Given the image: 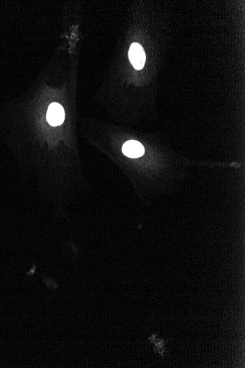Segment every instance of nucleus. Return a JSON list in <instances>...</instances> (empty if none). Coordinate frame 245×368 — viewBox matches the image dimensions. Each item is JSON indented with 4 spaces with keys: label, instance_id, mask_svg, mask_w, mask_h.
Instances as JSON below:
<instances>
[{
    "label": "nucleus",
    "instance_id": "f257e3e1",
    "mask_svg": "<svg viewBox=\"0 0 245 368\" xmlns=\"http://www.w3.org/2000/svg\"><path fill=\"white\" fill-rule=\"evenodd\" d=\"M129 56L131 64L135 69L140 70L144 67L146 56L140 44L133 43L130 47Z\"/></svg>",
    "mask_w": 245,
    "mask_h": 368
},
{
    "label": "nucleus",
    "instance_id": "f03ea898",
    "mask_svg": "<svg viewBox=\"0 0 245 368\" xmlns=\"http://www.w3.org/2000/svg\"><path fill=\"white\" fill-rule=\"evenodd\" d=\"M47 121L50 125L57 127L64 123L65 120V111L64 107L58 103H52L47 111Z\"/></svg>",
    "mask_w": 245,
    "mask_h": 368
},
{
    "label": "nucleus",
    "instance_id": "7ed1b4c3",
    "mask_svg": "<svg viewBox=\"0 0 245 368\" xmlns=\"http://www.w3.org/2000/svg\"><path fill=\"white\" fill-rule=\"evenodd\" d=\"M123 152L127 157L137 158L144 154L145 150L143 146L138 141L129 140L123 147Z\"/></svg>",
    "mask_w": 245,
    "mask_h": 368
},
{
    "label": "nucleus",
    "instance_id": "20e7f679",
    "mask_svg": "<svg viewBox=\"0 0 245 368\" xmlns=\"http://www.w3.org/2000/svg\"><path fill=\"white\" fill-rule=\"evenodd\" d=\"M149 342L151 344L154 345V353H159L160 356L164 357L165 356V353H167V349H166L165 345L167 344L168 342L171 341L172 338L168 339H161V338L157 337V333L152 335L151 336H149L147 339Z\"/></svg>",
    "mask_w": 245,
    "mask_h": 368
},
{
    "label": "nucleus",
    "instance_id": "39448f33",
    "mask_svg": "<svg viewBox=\"0 0 245 368\" xmlns=\"http://www.w3.org/2000/svg\"><path fill=\"white\" fill-rule=\"evenodd\" d=\"M44 282H45L46 284H47V286H48V287H49V288H56V287H57V283H56L55 282H54L53 279H44Z\"/></svg>",
    "mask_w": 245,
    "mask_h": 368
}]
</instances>
